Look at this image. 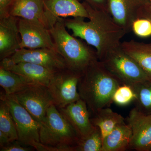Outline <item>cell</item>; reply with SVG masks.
Segmentation results:
<instances>
[{
	"instance_id": "obj_2",
	"label": "cell",
	"mask_w": 151,
	"mask_h": 151,
	"mask_svg": "<svg viewBox=\"0 0 151 151\" xmlns=\"http://www.w3.org/2000/svg\"><path fill=\"white\" fill-rule=\"evenodd\" d=\"M99 60L89 64L81 74L78 85L80 98L93 114L113 102L114 92L122 85Z\"/></svg>"
},
{
	"instance_id": "obj_14",
	"label": "cell",
	"mask_w": 151,
	"mask_h": 151,
	"mask_svg": "<svg viewBox=\"0 0 151 151\" xmlns=\"http://www.w3.org/2000/svg\"><path fill=\"white\" fill-rule=\"evenodd\" d=\"M19 18L9 15L0 19V60L9 57L20 48Z\"/></svg>"
},
{
	"instance_id": "obj_29",
	"label": "cell",
	"mask_w": 151,
	"mask_h": 151,
	"mask_svg": "<svg viewBox=\"0 0 151 151\" xmlns=\"http://www.w3.org/2000/svg\"><path fill=\"white\" fill-rule=\"evenodd\" d=\"M84 2L89 4V5L91 6L92 7L108 13L107 0H84Z\"/></svg>"
},
{
	"instance_id": "obj_27",
	"label": "cell",
	"mask_w": 151,
	"mask_h": 151,
	"mask_svg": "<svg viewBox=\"0 0 151 151\" xmlns=\"http://www.w3.org/2000/svg\"><path fill=\"white\" fill-rule=\"evenodd\" d=\"M35 149L31 146L27 145L18 140L14 141L6 145L0 147L1 151H30Z\"/></svg>"
},
{
	"instance_id": "obj_15",
	"label": "cell",
	"mask_w": 151,
	"mask_h": 151,
	"mask_svg": "<svg viewBox=\"0 0 151 151\" xmlns=\"http://www.w3.org/2000/svg\"><path fill=\"white\" fill-rule=\"evenodd\" d=\"M0 66L17 73L28 84L47 87L55 73L41 65L28 62H19Z\"/></svg>"
},
{
	"instance_id": "obj_9",
	"label": "cell",
	"mask_w": 151,
	"mask_h": 151,
	"mask_svg": "<svg viewBox=\"0 0 151 151\" xmlns=\"http://www.w3.org/2000/svg\"><path fill=\"white\" fill-rule=\"evenodd\" d=\"M12 95L40 124L49 107L54 104L48 88L43 85L30 84Z\"/></svg>"
},
{
	"instance_id": "obj_20",
	"label": "cell",
	"mask_w": 151,
	"mask_h": 151,
	"mask_svg": "<svg viewBox=\"0 0 151 151\" xmlns=\"http://www.w3.org/2000/svg\"><path fill=\"white\" fill-rule=\"evenodd\" d=\"M18 140L17 131L7 104L1 99L0 103V147Z\"/></svg>"
},
{
	"instance_id": "obj_24",
	"label": "cell",
	"mask_w": 151,
	"mask_h": 151,
	"mask_svg": "<svg viewBox=\"0 0 151 151\" xmlns=\"http://www.w3.org/2000/svg\"><path fill=\"white\" fill-rule=\"evenodd\" d=\"M103 142L100 129L95 126V129L89 135L80 139L73 151H101Z\"/></svg>"
},
{
	"instance_id": "obj_7",
	"label": "cell",
	"mask_w": 151,
	"mask_h": 151,
	"mask_svg": "<svg viewBox=\"0 0 151 151\" xmlns=\"http://www.w3.org/2000/svg\"><path fill=\"white\" fill-rule=\"evenodd\" d=\"M81 74L67 68L54 73L47 88L57 108H64L81 99L78 85Z\"/></svg>"
},
{
	"instance_id": "obj_13",
	"label": "cell",
	"mask_w": 151,
	"mask_h": 151,
	"mask_svg": "<svg viewBox=\"0 0 151 151\" xmlns=\"http://www.w3.org/2000/svg\"><path fill=\"white\" fill-rule=\"evenodd\" d=\"M58 108L71 124L80 139L86 137L95 129L90 118L87 105L82 99L64 108Z\"/></svg>"
},
{
	"instance_id": "obj_17",
	"label": "cell",
	"mask_w": 151,
	"mask_h": 151,
	"mask_svg": "<svg viewBox=\"0 0 151 151\" xmlns=\"http://www.w3.org/2000/svg\"><path fill=\"white\" fill-rule=\"evenodd\" d=\"M108 14L127 33L132 31L133 22L137 18L139 6L134 0H107Z\"/></svg>"
},
{
	"instance_id": "obj_5",
	"label": "cell",
	"mask_w": 151,
	"mask_h": 151,
	"mask_svg": "<svg viewBox=\"0 0 151 151\" xmlns=\"http://www.w3.org/2000/svg\"><path fill=\"white\" fill-rule=\"evenodd\" d=\"M99 60L123 84L132 86L151 80L121 45L106 52Z\"/></svg>"
},
{
	"instance_id": "obj_31",
	"label": "cell",
	"mask_w": 151,
	"mask_h": 151,
	"mask_svg": "<svg viewBox=\"0 0 151 151\" xmlns=\"http://www.w3.org/2000/svg\"><path fill=\"white\" fill-rule=\"evenodd\" d=\"M136 3L139 5V6H140L142 5L143 4H145V3L147 2L150 0H134Z\"/></svg>"
},
{
	"instance_id": "obj_19",
	"label": "cell",
	"mask_w": 151,
	"mask_h": 151,
	"mask_svg": "<svg viewBox=\"0 0 151 151\" xmlns=\"http://www.w3.org/2000/svg\"><path fill=\"white\" fill-rule=\"evenodd\" d=\"M121 45L151 79V42L144 43L132 40L121 42Z\"/></svg>"
},
{
	"instance_id": "obj_10",
	"label": "cell",
	"mask_w": 151,
	"mask_h": 151,
	"mask_svg": "<svg viewBox=\"0 0 151 151\" xmlns=\"http://www.w3.org/2000/svg\"><path fill=\"white\" fill-rule=\"evenodd\" d=\"M18 28L21 39L19 49L47 48L55 50L49 29L43 25L19 18Z\"/></svg>"
},
{
	"instance_id": "obj_23",
	"label": "cell",
	"mask_w": 151,
	"mask_h": 151,
	"mask_svg": "<svg viewBox=\"0 0 151 151\" xmlns=\"http://www.w3.org/2000/svg\"><path fill=\"white\" fill-rule=\"evenodd\" d=\"M136 95V108L146 114H151V80L131 86Z\"/></svg>"
},
{
	"instance_id": "obj_25",
	"label": "cell",
	"mask_w": 151,
	"mask_h": 151,
	"mask_svg": "<svg viewBox=\"0 0 151 151\" xmlns=\"http://www.w3.org/2000/svg\"><path fill=\"white\" fill-rule=\"evenodd\" d=\"M136 98V94L132 86L122 84L114 92L113 102L119 106H127L134 101Z\"/></svg>"
},
{
	"instance_id": "obj_26",
	"label": "cell",
	"mask_w": 151,
	"mask_h": 151,
	"mask_svg": "<svg viewBox=\"0 0 151 151\" xmlns=\"http://www.w3.org/2000/svg\"><path fill=\"white\" fill-rule=\"evenodd\" d=\"M132 31L135 35L142 38L151 37V22L148 19L138 18L133 22Z\"/></svg>"
},
{
	"instance_id": "obj_4",
	"label": "cell",
	"mask_w": 151,
	"mask_h": 151,
	"mask_svg": "<svg viewBox=\"0 0 151 151\" xmlns=\"http://www.w3.org/2000/svg\"><path fill=\"white\" fill-rule=\"evenodd\" d=\"M80 139L54 104L47 109L40 124V140L44 151H73Z\"/></svg>"
},
{
	"instance_id": "obj_28",
	"label": "cell",
	"mask_w": 151,
	"mask_h": 151,
	"mask_svg": "<svg viewBox=\"0 0 151 151\" xmlns=\"http://www.w3.org/2000/svg\"><path fill=\"white\" fill-rule=\"evenodd\" d=\"M137 16V18H144L151 22V0L139 7Z\"/></svg>"
},
{
	"instance_id": "obj_30",
	"label": "cell",
	"mask_w": 151,
	"mask_h": 151,
	"mask_svg": "<svg viewBox=\"0 0 151 151\" xmlns=\"http://www.w3.org/2000/svg\"><path fill=\"white\" fill-rule=\"evenodd\" d=\"M13 0H0V19L9 15V10Z\"/></svg>"
},
{
	"instance_id": "obj_21",
	"label": "cell",
	"mask_w": 151,
	"mask_h": 151,
	"mask_svg": "<svg viewBox=\"0 0 151 151\" xmlns=\"http://www.w3.org/2000/svg\"><path fill=\"white\" fill-rule=\"evenodd\" d=\"M91 121L94 126L100 129L104 139L118 124L124 123L125 119L120 114L108 107L100 109L94 114Z\"/></svg>"
},
{
	"instance_id": "obj_16",
	"label": "cell",
	"mask_w": 151,
	"mask_h": 151,
	"mask_svg": "<svg viewBox=\"0 0 151 151\" xmlns=\"http://www.w3.org/2000/svg\"><path fill=\"white\" fill-rule=\"evenodd\" d=\"M9 14L39 23L50 28L45 16L43 0H13Z\"/></svg>"
},
{
	"instance_id": "obj_6",
	"label": "cell",
	"mask_w": 151,
	"mask_h": 151,
	"mask_svg": "<svg viewBox=\"0 0 151 151\" xmlns=\"http://www.w3.org/2000/svg\"><path fill=\"white\" fill-rule=\"evenodd\" d=\"M1 99L4 100L7 104L13 118L17 131L18 140L36 150L40 143V124L33 118L12 95L2 93L1 95Z\"/></svg>"
},
{
	"instance_id": "obj_1",
	"label": "cell",
	"mask_w": 151,
	"mask_h": 151,
	"mask_svg": "<svg viewBox=\"0 0 151 151\" xmlns=\"http://www.w3.org/2000/svg\"><path fill=\"white\" fill-rule=\"evenodd\" d=\"M89 21L84 18L64 19L65 26L72 35L84 41L95 49L98 59L109 50L121 45V40L127 34L113 20L108 12L94 8L84 2Z\"/></svg>"
},
{
	"instance_id": "obj_8",
	"label": "cell",
	"mask_w": 151,
	"mask_h": 151,
	"mask_svg": "<svg viewBox=\"0 0 151 151\" xmlns=\"http://www.w3.org/2000/svg\"><path fill=\"white\" fill-rule=\"evenodd\" d=\"M28 62L56 72L67 68L65 60L55 49L47 48H20L9 57L1 61L0 65Z\"/></svg>"
},
{
	"instance_id": "obj_3",
	"label": "cell",
	"mask_w": 151,
	"mask_h": 151,
	"mask_svg": "<svg viewBox=\"0 0 151 151\" xmlns=\"http://www.w3.org/2000/svg\"><path fill=\"white\" fill-rule=\"evenodd\" d=\"M66 29L64 19L60 18L49 29L55 50L65 60L67 68L82 74L90 63L99 60L97 52Z\"/></svg>"
},
{
	"instance_id": "obj_32",
	"label": "cell",
	"mask_w": 151,
	"mask_h": 151,
	"mask_svg": "<svg viewBox=\"0 0 151 151\" xmlns=\"http://www.w3.org/2000/svg\"><path fill=\"white\" fill-rule=\"evenodd\" d=\"M149 151H151V147H150V150H149Z\"/></svg>"
},
{
	"instance_id": "obj_22",
	"label": "cell",
	"mask_w": 151,
	"mask_h": 151,
	"mask_svg": "<svg viewBox=\"0 0 151 151\" xmlns=\"http://www.w3.org/2000/svg\"><path fill=\"white\" fill-rule=\"evenodd\" d=\"M29 85L17 73L0 66V85L6 95H13Z\"/></svg>"
},
{
	"instance_id": "obj_11",
	"label": "cell",
	"mask_w": 151,
	"mask_h": 151,
	"mask_svg": "<svg viewBox=\"0 0 151 151\" xmlns=\"http://www.w3.org/2000/svg\"><path fill=\"white\" fill-rule=\"evenodd\" d=\"M127 124L132 130L129 150L149 151L151 147V114H146L135 107L130 111Z\"/></svg>"
},
{
	"instance_id": "obj_18",
	"label": "cell",
	"mask_w": 151,
	"mask_h": 151,
	"mask_svg": "<svg viewBox=\"0 0 151 151\" xmlns=\"http://www.w3.org/2000/svg\"><path fill=\"white\" fill-rule=\"evenodd\" d=\"M132 132L129 125L118 124L103 139L101 151H124L129 150Z\"/></svg>"
},
{
	"instance_id": "obj_12",
	"label": "cell",
	"mask_w": 151,
	"mask_h": 151,
	"mask_svg": "<svg viewBox=\"0 0 151 151\" xmlns=\"http://www.w3.org/2000/svg\"><path fill=\"white\" fill-rule=\"evenodd\" d=\"M43 1L45 16L50 28L60 18H89L83 3L81 4L78 0Z\"/></svg>"
}]
</instances>
